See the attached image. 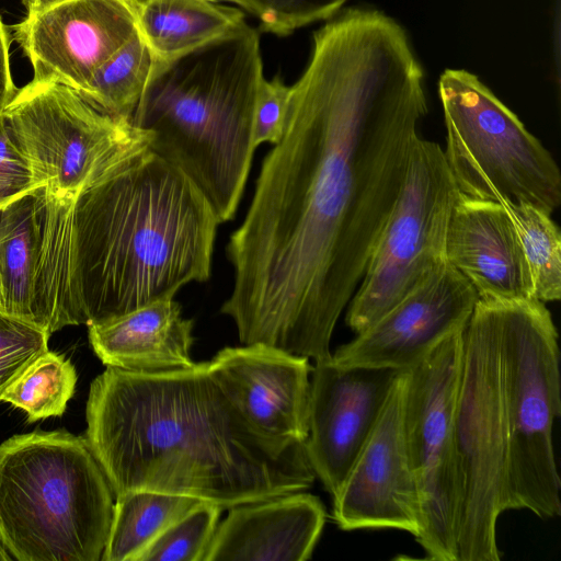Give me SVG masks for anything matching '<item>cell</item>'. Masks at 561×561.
<instances>
[{
    "mask_svg": "<svg viewBox=\"0 0 561 561\" xmlns=\"http://www.w3.org/2000/svg\"><path fill=\"white\" fill-rule=\"evenodd\" d=\"M426 113L423 68L392 18L350 8L313 33L284 134L226 247L233 285L220 311L242 344L331 356Z\"/></svg>",
    "mask_w": 561,
    "mask_h": 561,
    "instance_id": "obj_1",
    "label": "cell"
},
{
    "mask_svg": "<svg viewBox=\"0 0 561 561\" xmlns=\"http://www.w3.org/2000/svg\"><path fill=\"white\" fill-rule=\"evenodd\" d=\"M85 439L114 495L156 491L222 510L308 490L305 442L267 435L207 370L138 374L110 367L91 383Z\"/></svg>",
    "mask_w": 561,
    "mask_h": 561,
    "instance_id": "obj_2",
    "label": "cell"
},
{
    "mask_svg": "<svg viewBox=\"0 0 561 561\" xmlns=\"http://www.w3.org/2000/svg\"><path fill=\"white\" fill-rule=\"evenodd\" d=\"M218 225L192 180L150 148L104 170L75 203L87 325L206 282Z\"/></svg>",
    "mask_w": 561,
    "mask_h": 561,
    "instance_id": "obj_3",
    "label": "cell"
},
{
    "mask_svg": "<svg viewBox=\"0 0 561 561\" xmlns=\"http://www.w3.org/2000/svg\"><path fill=\"white\" fill-rule=\"evenodd\" d=\"M263 78L260 35L245 22L169 62L153 61L131 118L149 148L199 188L219 224L234 217L243 195Z\"/></svg>",
    "mask_w": 561,
    "mask_h": 561,
    "instance_id": "obj_4",
    "label": "cell"
},
{
    "mask_svg": "<svg viewBox=\"0 0 561 561\" xmlns=\"http://www.w3.org/2000/svg\"><path fill=\"white\" fill-rule=\"evenodd\" d=\"M114 492L85 437L14 435L0 445V541L19 561H100Z\"/></svg>",
    "mask_w": 561,
    "mask_h": 561,
    "instance_id": "obj_5",
    "label": "cell"
},
{
    "mask_svg": "<svg viewBox=\"0 0 561 561\" xmlns=\"http://www.w3.org/2000/svg\"><path fill=\"white\" fill-rule=\"evenodd\" d=\"M506 434L507 510L541 519L561 513L552 430L561 415L558 331L545 302L492 299Z\"/></svg>",
    "mask_w": 561,
    "mask_h": 561,
    "instance_id": "obj_6",
    "label": "cell"
},
{
    "mask_svg": "<svg viewBox=\"0 0 561 561\" xmlns=\"http://www.w3.org/2000/svg\"><path fill=\"white\" fill-rule=\"evenodd\" d=\"M444 156L461 195L528 204L552 214L561 174L548 149L476 75L446 69L438 80Z\"/></svg>",
    "mask_w": 561,
    "mask_h": 561,
    "instance_id": "obj_7",
    "label": "cell"
},
{
    "mask_svg": "<svg viewBox=\"0 0 561 561\" xmlns=\"http://www.w3.org/2000/svg\"><path fill=\"white\" fill-rule=\"evenodd\" d=\"M454 428L461 485L456 561H499L496 523L508 511L507 455L492 299L478 298L463 329Z\"/></svg>",
    "mask_w": 561,
    "mask_h": 561,
    "instance_id": "obj_8",
    "label": "cell"
},
{
    "mask_svg": "<svg viewBox=\"0 0 561 561\" xmlns=\"http://www.w3.org/2000/svg\"><path fill=\"white\" fill-rule=\"evenodd\" d=\"M460 192L443 147L419 137L398 198L347 305L360 333L447 263L446 238Z\"/></svg>",
    "mask_w": 561,
    "mask_h": 561,
    "instance_id": "obj_9",
    "label": "cell"
},
{
    "mask_svg": "<svg viewBox=\"0 0 561 561\" xmlns=\"http://www.w3.org/2000/svg\"><path fill=\"white\" fill-rule=\"evenodd\" d=\"M1 114L36 183L76 197L108 167L150 146L130 121L99 111L53 80L32 79Z\"/></svg>",
    "mask_w": 561,
    "mask_h": 561,
    "instance_id": "obj_10",
    "label": "cell"
},
{
    "mask_svg": "<svg viewBox=\"0 0 561 561\" xmlns=\"http://www.w3.org/2000/svg\"><path fill=\"white\" fill-rule=\"evenodd\" d=\"M463 329L445 337L408 370L404 397L405 444L422 516L416 541L426 558L435 561H456L461 485L454 415Z\"/></svg>",
    "mask_w": 561,
    "mask_h": 561,
    "instance_id": "obj_11",
    "label": "cell"
},
{
    "mask_svg": "<svg viewBox=\"0 0 561 561\" xmlns=\"http://www.w3.org/2000/svg\"><path fill=\"white\" fill-rule=\"evenodd\" d=\"M139 0H66L11 26L33 79L65 84L80 95L93 73L137 33Z\"/></svg>",
    "mask_w": 561,
    "mask_h": 561,
    "instance_id": "obj_12",
    "label": "cell"
},
{
    "mask_svg": "<svg viewBox=\"0 0 561 561\" xmlns=\"http://www.w3.org/2000/svg\"><path fill=\"white\" fill-rule=\"evenodd\" d=\"M407 380L408 370L400 371L373 432L333 499V519L343 530L399 529L415 540L422 533L403 425Z\"/></svg>",
    "mask_w": 561,
    "mask_h": 561,
    "instance_id": "obj_13",
    "label": "cell"
},
{
    "mask_svg": "<svg viewBox=\"0 0 561 561\" xmlns=\"http://www.w3.org/2000/svg\"><path fill=\"white\" fill-rule=\"evenodd\" d=\"M402 370L316 360L310 380L308 437L311 468L334 499L373 432Z\"/></svg>",
    "mask_w": 561,
    "mask_h": 561,
    "instance_id": "obj_14",
    "label": "cell"
},
{
    "mask_svg": "<svg viewBox=\"0 0 561 561\" xmlns=\"http://www.w3.org/2000/svg\"><path fill=\"white\" fill-rule=\"evenodd\" d=\"M477 300L472 285L446 263L331 356L344 366L410 370L466 327Z\"/></svg>",
    "mask_w": 561,
    "mask_h": 561,
    "instance_id": "obj_15",
    "label": "cell"
},
{
    "mask_svg": "<svg viewBox=\"0 0 561 561\" xmlns=\"http://www.w3.org/2000/svg\"><path fill=\"white\" fill-rule=\"evenodd\" d=\"M207 370L241 415L261 432L305 442L308 437L309 358L264 345L220 350Z\"/></svg>",
    "mask_w": 561,
    "mask_h": 561,
    "instance_id": "obj_16",
    "label": "cell"
},
{
    "mask_svg": "<svg viewBox=\"0 0 561 561\" xmlns=\"http://www.w3.org/2000/svg\"><path fill=\"white\" fill-rule=\"evenodd\" d=\"M446 260L480 299H535L518 233L500 203L459 195L448 226Z\"/></svg>",
    "mask_w": 561,
    "mask_h": 561,
    "instance_id": "obj_17",
    "label": "cell"
},
{
    "mask_svg": "<svg viewBox=\"0 0 561 561\" xmlns=\"http://www.w3.org/2000/svg\"><path fill=\"white\" fill-rule=\"evenodd\" d=\"M327 518L321 500L302 491L229 508L205 561H305Z\"/></svg>",
    "mask_w": 561,
    "mask_h": 561,
    "instance_id": "obj_18",
    "label": "cell"
},
{
    "mask_svg": "<svg viewBox=\"0 0 561 561\" xmlns=\"http://www.w3.org/2000/svg\"><path fill=\"white\" fill-rule=\"evenodd\" d=\"M33 197V324L51 334L87 324L78 272L76 196L45 184Z\"/></svg>",
    "mask_w": 561,
    "mask_h": 561,
    "instance_id": "obj_19",
    "label": "cell"
},
{
    "mask_svg": "<svg viewBox=\"0 0 561 561\" xmlns=\"http://www.w3.org/2000/svg\"><path fill=\"white\" fill-rule=\"evenodd\" d=\"M89 341L101 362L138 374L183 370L191 357L193 321L165 298L128 313L88 325Z\"/></svg>",
    "mask_w": 561,
    "mask_h": 561,
    "instance_id": "obj_20",
    "label": "cell"
},
{
    "mask_svg": "<svg viewBox=\"0 0 561 561\" xmlns=\"http://www.w3.org/2000/svg\"><path fill=\"white\" fill-rule=\"evenodd\" d=\"M245 23L242 10L206 0H139L137 28L154 62H169Z\"/></svg>",
    "mask_w": 561,
    "mask_h": 561,
    "instance_id": "obj_21",
    "label": "cell"
},
{
    "mask_svg": "<svg viewBox=\"0 0 561 561\" xmlns=\"http://www.w3.org/2000/svg\"><path fill=\"white\" fill-rule=\"evenodd\" d=\"M199 501L156 491L136 490L116 496L102 561H138L172 523Z\"/></svg>",
    "mask_w": 561,
    "mask_h": 561,
    "instance_id": "obj_22",
    "label": "cell"
},
{
    "mask_svg": "<svg viewBox=\"0 0 561 561\" xmlns=\"http://www.w3.org/2000/svg\"><path fill=\"white\" fill-rule=\"evenodd\" d=\"M33 192L0 208V275L4 294L3 316L32 325H34L32 314Z\"/></svg>",
    "mask_w": 561,
    "mask_h": 561,
    "instance_id": "obj_23",
    "label": "cell"
},
{
    "mask_svg": "<svg viewBox=\"0 0 561 561\" xmlns=\"http://www.w3.org/2000/svg\"><path fill=\"white\" fill-rule=\"evenodd\" d=\"M152 67L151 53L137 33L93 73L81 96L99 111L131 122Z\"/></svg>",
    "mask_w": 561,
    "mask_h": 561,
    "instance_id": "obj_24",
    "label": "cell"
},
{
    "mask_svg": "<svg viewBox=\"0 0 561 561\" xmlns=\"http://www.w3.org/2000/svg\"><path fill=\"white\" fill-rule=\"evenodd\" d=\"M77 371L70 359L45 351L0 393V401L22 409L28 422L62 415L71 399Z\"/></svg>",
    "mask_w": 561,
    "mask_h": 561,
    "instance_id": "obj_25",
    "label": "cell"
},
{
    "mask_svg": "<svg viewBox=\"0 0 561 561\" xmlns=\"http://www.w3.org/2000/svg\"><path fill=\"white\" fill-rule=\"evenodd\" d=\"M513 219L531 274L534 298H561V232L550 213L528 204L505 206Z\"/></svg>",
    "mask_w": 561,
    "mask_h": 561,
    "instance_id": "obj_26",
    "label": "cell"
},
{
    "mask_svg": "<svg viewBox=\"0 0 561 561\" xmlns=\"http://www.w3.org/2000/svg\"><path fill=\"white\" fill-rule=\"evenodd\" d=\"M222 508L199 501L168 526L138 561H205Z\"/></svg>",
    "mask_w": 561,
    "mask_h": 561,
    "instance_id": "obj_27",
    "label": "cell"
},
{
    "mask_svg": "<svg viewBox=\"0 0 561 561\" xmlns=\"http://www.w3.org/2000/svg\"><path fill=\"white\" fill-rule=\"evenodd\" d=\"M238 7L260 22V28L279 36L308 24L329 20L347 0H237Z\"/></svg>",
    "mask_w": 561,
    "mask_h": 561,
    "instance_id": "obj_28",
    "label": "cell"
},
{
    "mask_svg": "<svg viewBox=\"0 0 561 561\" xmlns=\"http://www.w3.org/2000/svg\"><path fill=\"white\" fill-rule=\"evenodd\" d=\"M50 335L35 325L0 314V393L48 350Z\"/></svg>",
    "mask_w": 561,
    "mask_h": 561,
    "instance_id": "obj_29",
    "label": "cell"
},
{
    "mask_svg": "<svg viewBox=\"0 0 561 561\" xmlns=\"http://www.w3.org/2000/svg\"><path fill=\"white\" fill-rule=\"evenodd\" d=\"M290 87L279 76L263 78L257 88L253 115V146L276 145L285 130Z\"/></svg>",
    "mask_w": 561,
    "mask_h": 561,
    "instance_id": "obj_30",
    "label": "cell"
},
{
    "mask_svg": "<svg viewBox=\"0 0 561 561\" xmlns=\"http://www.w3.org/2000/svg\"><path fill=\"white\" fill-rule=\"evenodd\" d=\"M37 187L31 167L11 138L0 113V208Z\"/></svg>",
    "mask_w": 561,
    "mask_h": 561,
    "instance_id": "obj_31",
    "label": "cell"
},
{
    "mask_svg": "<svg viewBox=\"0 0 561 561\" xmlns=\"http://www.w3.org/2000/svg\"><path fill=\"white\" fill-rule=\"evenodd\" d=\"M10 39L8 28L0 18V113L18 93L10 67Z\"/></svg>",
    "mask_w": 561,
    "mask_h": 561,
    "instance_id": "obj_32",
    "label": "cell"
},
{
    "mask_svg": "<svg viewBox=\"0 0 561 561\" xmlns=\"http://www.w3.org/2000/svg\"><path fill=\"white\" fill-rule=\"evenodd\" d=\"M62 1H66V0H22L24 7L27 10V14L43 11L54 4L62 2Z\"/></svg>",
    "mask_w": 561,
    "mask_h": 561,
    "instance_id": "obj_33",
    "label": "cell"
},
{
    "mask_svg": "<svg viewBox=\"0 0 561 561\" xmlns=\"http://www.w3.org/2000/svg\"><path fill=\"white\" fill-rule=\"evenodd\" d=\"M13 558L10 556V553L7 551V549L3 547V545L0 541V561H11Z\"/></svg>",
    "mask_w": 561,
    "mask_h": 561,
    "instance_id": "obj_34",
    "label": "cell"
},
{
    "mask_svg": "<svg viewBox=\"0 0 561 561\" xmlns=\"http://www.w3.org/2000/svg\"><path fill=\"white\" fill-rule=\"evenodd\" d=\"M0 314H4V294H3V284L0 275Z\"/></svg>",
    "mask_w": 561,
    "mask_h": 561,
    "instance_id": "obj_35",
    "label": "cell"
},
{
    "mask_svg": "<svg viewBox=\"0 0 561 561\" xmlns=\"http://www.w3.org/2000/svg\"><path fill=\"white\" fill-rule=\"evenodd\" d=\"M206 1H210V2H214V3H220V4L231 3V4L238 5V1L237 0H206Z\"/></svg>",
    "mask_w": 561,
    "mask_h": 561,
    "instance_id": "obj_36",
    "label": "cell"
}]
</instances>
